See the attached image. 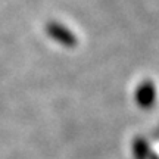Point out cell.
I'll return each instance as SVG.
<instances>
[{"label": "cell", "instance_id": "6da1fadb", "mask_svg": "<svg viewBox=\"0 0 159 159\" xmlns=\"http://www.w3.org/2000/svg\"><path fill=\"white\" fill-rule=\"evenodd\" d=\"M46 33L52 40H55L56 43L65 46V47H69V49L75 47L77 43H78L74 33L66 28L65 25L56 22V21H50L46 25Z\"/></svg>", "mask_w": 159, "mask_h": 159}, {"label": "cell", "instance_id": "7a4b0ae2", "mask_svg": "<svg viewBox=\"0 0 159 159\" xmlns=\"http://www.w3.org/2000/svg\"><path fill=\"white\" fill-rule=\"evenodd\" d=\"M155 102H156V87L150 80H144L136 89V103L142 109H150Z\"/></svg>", "mask_w": 159, "mask_h": 159}, {"label": "cell", "instance_id": "3957f363", "mask_svg": "<svg viewBox=\"0 0 159 159\" xmlns=\"http://www.w3.org/2000/svg\"><path fill=\"white\" fill-rule=\"evenodd\" d=\"M133 153H134V159H149L152 150L149 148V143L143 137H137L133 143Z\"/></svg>", "mask_w": 159, "mask_h": 159}, {"label": "cell", "instance_id": "277c9868", "mask_svg": "<svg viewBox=\"0 0 159 159\" xmlns=\"http://www.w3.org/2000/svg\"><path fill=\"white\" fill-rule=\"evenodd\" d=\"M149 159H159V156L156 153H153V152H152V153H150V156H149Z\"/></svg>", "mask_w": 159, "mask_h": 159}]
</instances>
